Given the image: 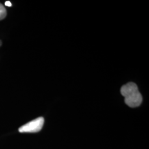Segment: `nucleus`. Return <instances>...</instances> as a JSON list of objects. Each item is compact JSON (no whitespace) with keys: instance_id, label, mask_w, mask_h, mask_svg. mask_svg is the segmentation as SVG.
Returning a JSON list of instances; mask_svg holds the SVG:
<instances>
[{"instance_id":"f257e3e1","label":"nucleus","mask_w":149,"mask_h":149,"mask_svg":"<svg viewBox=\"0 0 149 149\" xmlns=\"http://www.w3.org/2000/svg\"><path fill=\"white\" fill-rule=\"evenodd\" d=\"M121 93L124 97L125 103L128 107L135 108L141 105L142 97L135 83L129 82L123 86L121 88Z\"/></svg>"},{"instance_id":"f03ea898","label":"nucleus","mask_w":149,"mask_h":149,"mask_svg":"<svg viewBox=\"0 0 149 149\" xmlns=\"http://www.w3.org/2000/svg\"><path fill=\"white\" fill-rule=\"evenodd\" d=\"M44 119L42 117L35 119L19 128L20 133H37L44 126Z\"/></svg>"},{"instance_id":"7ed1b4c3","label":"nucleus","mask_w":149,"mask_h":149,"mask_svg":"<svg viewBox=\"0 0 149 149\" xmlns=\"http://www.w3.org/2000/svg\"><path fill=\"white\" fill-rule=\"evenodd\" d=\"M6 10L4 6L0 3V20L4 19L6 17Z\"/></svg>"},{"instance_id":"20e7f679","label":"nucleus","mask_w":149,"mask_h":149,"mask_svg":"<svg viewBox=\"0 0 149 149\" xmlns=\"http://www.w3.org/2000/svg\"><path fill=\"white\" fill-rule=\"evenodd\" d=\"M5 5L6 6H12V3H11L10 1H6Z\"/></svg>"},{"instance_id":"39448f33","label":"nucleus","mask_w":149,"mask_h":149,"mask_svg":"<svg viewBox=\"0 0 149 149\" xmlns=\"http://www.w3.org/2000/svg\"><path fill=\"white\" fill-rule=\"evenodd\" d=\"M1 44H2V43H1V40H0V46H1Z\"/></svg>"}]
</instances>
